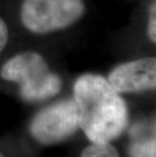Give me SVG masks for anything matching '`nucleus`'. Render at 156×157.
Masks as SVG:
<instances>
[{
    "instance_id": "obj_1",
    "label": "nucleus",
    "mask_w": 156,
    "mask_h": 157,
    "mask_svg": "<svg viewBox=\"0 0 156 157\" xmlns=\"http://www.w3.org/2000/svg\"><path fill=\"white\" fill-rule=\"evenodd\" d=\"M74 101L78 126L92 143L111 142L127 128V103L102 76H80L74 84Z\"/></svg>"
},
{
    "instance_id": "obj_2",
    "label": "nucleus",
    "mask_w": 156,
    "mask_h": 157,
    "mask_svg": "<svg viewBox=\"0 0 156 157\" xmlns=\"http://www.w3.org/2000/svg\"><path fill=\"white\" fill-rule=\"evenodd\" d=\"M1 77L16 82L21 98L28 101H44L61 90L60 77L50 71L47 62L35 52H25L12 57L3 65Z\"/></svg>"
},
{
    "instance_id": "obj_3",
    "label": "nucleus",
    "mask_w": 156,
    "mask_h": 157,
    "mask_svg": "<svg viewBox=\"0 0 156 157\" xmlns=\"http://www.w3.org/2000/svg\"><path fill=\"white\" fill-rule=\"evenodd\" d=\"M85 11L83 0H24L21 17L34 34H49L68 28Z\"/></svg>"
},
{
    "instance_id": "obj_4",
    "label": "nucleus",
    "mask_w": 156,
    "mask_h": 157,
    "mask_svg": "<svg viewBox=\"0 0 156 157\" xmlns=\"http://www.w3.org/2000/svg\"><path fill=\"white\" fill-rule=\"evenodd\" d=\"M77 109L74 99H65L38 113L31 124V133L46 145L61 142L71 137L78 129Z\"/></svg>"
},
{
    "instance_id": "obj_5",
    "label": "nucleus",
    "mask_w": 156,
    "mask_h": 157,
    "mask_svg": "<svg viewBox=\"0 0 156 157\" xmlns=\"http://www.w3.org/2000/svg\"><path fill=\"white\" fill-rule=\"evenodd\" d=\"M108 81L118 92H140L154 89L156 59L147 57L119 65L109 73Z\"/></svg>"
},
{
    "instance_id": "obj_6",
    "label": "nucleus",
    "mask_w": 156,
    "mask_h": 157,
    "mask_svg": "<svg viewBox=\"0 0 156 157\" xmlns=\"http://www.w3.org/2000/svg\"><path fill=\"white\" fill-rule=\"evenodd\" d=\"M80 157H120L118 150L109 142L92 143L85 147L81 152Z\"/></svg>"
},
{
    "instance_id": "obj_7",
    "label": "nucleus",
    "mask_w": 156,
    "mask_h": 157,
    "mask_svg": "<svg viewBox=\"0 0 156 157\" xmlns=\"http://www.w3.org/2000/svg\"><path fill=\"white\" fill-rule=\"evenodd\" d=\"M129 152L132 157H155V139L153 138L146 141L136 142L131 145Z\"/></svg>"
},
{
    "instance_id": "obj_8",
    "label": "nucleus",
    "mask_w": 156,
    "mask_h": 157,
    "mask_svg": "<svg viewBox=\"0 0 156 157\" xmlns=\"http://www.w3.org/2000/svg\"><path fill=\"white\" fill-rule=\"evenodd\" d=\"M148 36L151 42H156V8L155 3L151 5L148 22Z\"/></svg>"
},
{
    "instance_id": "obj_9",
    "label": "nucleus",
    "mask_w": 156,
    "mask_h": 157,
    "mask_svg": "<svg viewBox=\"0 0 156 157\" xmlns=\"http://www.w3.org/2000/svg\"><path fill=\"white\" fill-rule=\"evenodd\" d=\"M8 40V29L4 21L0 17V53L5 48Z\"/></svg>"
},
{
    "instance_id": "obj_10",
    "label": "nucleus",
    "mask_w": 156,
    "mask_h": 157,
    "mask_svg": "<svg viewBox=\"0 0 156 157\" xmlns=\"http://www.w3.org/2000/svg\"><path fill=\"white\" fill-rule=\"evenodd\" d=\"M0 157H3V156H2V155H1V154H0Z\"/></svg>"
}]
</instances>
